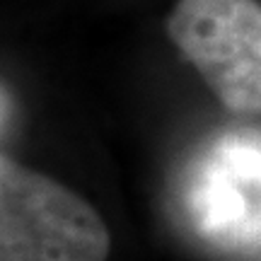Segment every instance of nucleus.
Instances as JSON below:
<instances>
[{
  "instance_id": "f257e3e1",
  "label": "nucleus",
  "mask_w": 261,
  "mask_h": 261,
  "mask_svg": "<svg viewBox=\"0 0 261 261\" xmlns=\"http://www.w3.org/2000/svg\"><path fill=\"white\" fill-rule=\"evenodd\" d=\"M102 215L73 189L0 158V261H107Z\"/></svg>"
},
{
  "instance_id": "f03ea898",
  "label": "nucleus",
  "mask_w": 261,
  "mask_h": 261,
  "mask_svg": "<svg viewBox=\"0 0 261 261\" xmlns=\"http://www.w3.org/2000/svg\"><path fill=\"white\" fill-rule=\"evenodd\" d=\"M172 44L227 112L261 114V5L256 0H179Z\"/></svg>"
},
{
  "instance_id": "7ed1b4c3",
  "label": "nucleus",
  "mask_w": 261,
  "mask_h": 261,
  "mask_svg": "<svg viewBox=\"0 0 261 261\" xmlns=\"http://www.w3.org/2000/svg\"><path fill=\"white\" fill-rule=\"evenodd\" d=\"M198 220L211 234L227 242L261 240V158L230 152L218 162L198 194Z\"/></svg>"
}]
</instances>
